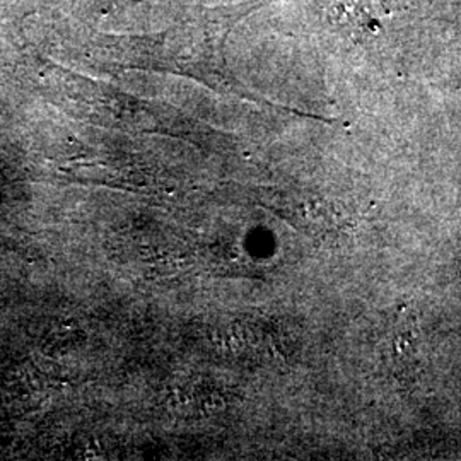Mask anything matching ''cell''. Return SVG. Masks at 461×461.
Instances as JSON below:
<instances>
[{"mask_svg":"<svg viewBox=\"0 0 461 461\" xmlns=\"http://www.w3.org/2000/svg\"><path fill=\"white\" fill-rule=\"evenodd\" d=\"M390 16L386 0H348L346 5L347 21L359 33L376 30L384 17Z\"/></svg>","mask_w":461,"mask_h":461,"instance_id":"obj_2","label":"cell"},{"mask_svg":"<svg viewBox=\"0 0 461 461\" xmlns=\"http://www.w3.org/2000/svg\"><path fill=\"white\" fill-rule=\"evenodd\" d=\"M135 2H140V0H118V5H132Z\"/></svg>","mask_w":461,"mask_h":461,"instance_id":"obj_3","label":"cell"},{"mask_svg":"<svg viewBox=\"0 0 461 461\" xmlns=\"http://www.w3.org/2000/svg\"><path fill=\"white\" fill-rule=\"evenodd\" d=\"M260 5H226L198 11L165 32L152 34H89V53L115 59L116 66L173 67L186 74L224 67V45L232 28Z\"/></svg>","mask_w":461,"mask_h":461,"instance_id":"obj_1","label":"cell"}]
</instances>
